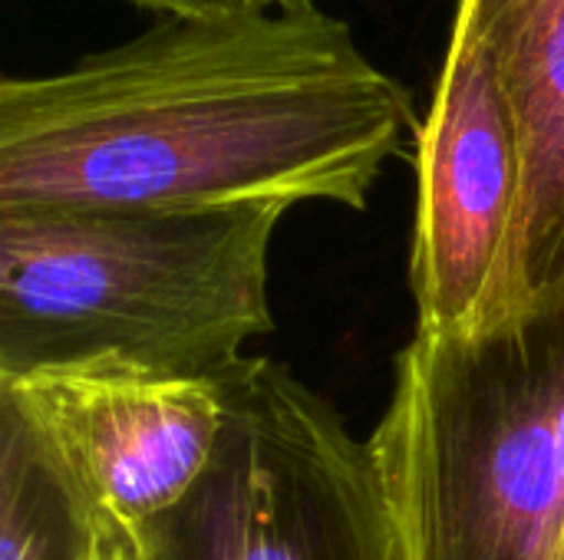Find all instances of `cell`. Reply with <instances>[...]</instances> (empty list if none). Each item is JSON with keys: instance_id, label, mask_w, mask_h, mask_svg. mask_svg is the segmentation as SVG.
<instances>
[{"instance_id": "cell-1", "label": "cell", "mask_w": 564, "mask_h": 560, "mask_svg": "<svg viewBox=\"0 0 564 560\" xmlns=\"http://www.w3.org/2000/svg\"><path fill=\"white\" fill-rule=\"evenodd\" d=\"M416 135L410 89L317 3L165 20L69 69L0 83V208L364 211Z\"/></svg>"}, {"instance_id": "cell-2", "label": "cell", "mask_w": 564, "mask_h": 560, "mask_svg": "<svg viewBox=\"0 0 564 560\" xmlns=\"http://www.w3.org/2000/svg\"><path fill=\"white\" fill-rule=\"evenodd\" d=\"M284 205L0 208V373L126 360L218 376L274 330Z\"/></svg>"}, {"instance_id": "cell-3", "label": "cell", "mask_w": 564, "mask_h": 560, "mask_svg": "<svg viewBox=\"0 0 564 560\" xmlns=\"http://www.w3.org/2000/svg\"><path fill=\"white\" fill-rule=\"evenodd\" d=\"M218 383L212 465L129 560H406L370 442L321 393L268 356Z\"/></svg>"}, {"instance_id": "cell-4", "label": "cell", "mask_w": 564, "mask_h": 560, "mask_svg": "<svg viewBox=\"0 0 564 560\" xmlns=\"http://www.w3.org/2000/svg\"><path fill=\"white\" fill-rule=\"evenodd\" d=\"M7 422L59 495L79 541L126 551L205 475L225 429L218 376H172L126 360L0 373Z\"/></svg>"}, {"instance_id": "cell-5", "label": "cell", "mask_w": 564, "mask_h": 560, "mask_svg": "<svg viewBox=\"0 0 564 560\" xmlns=\"http://www.w3.org/2000/svg\"><path fill=\"white\" fill-rule=\"evenodd\" d=\"M522 162L516 122L479 33L456 17L430 112L416 135L410 287L416 337L476 340L496 330L512 264Z\"/></svg>"}, {"instance_id": "cell-6", "label": "cell", "mask_w": 564, "mask_h": 560, "mask_svg": "<svg viewBox=\"0 0 564 560\" xmlns=\"http://www.w3.org/2000/svg\"><path fill=\"white\" fill-rule=\"evenodd\" d=\"M506 92L522 195L496 330L564 310V0H459ZM492 330V333H496Z\"/></svg>"}, {"instance_id": "cell-7", "label": "cell", "mask_w": 564, "mask_h": 560, "mask_svg": "<svg viewBox=\"0 0 564 560\" xmlns=\"http://www.w3.org/2000/svg\"><path fill=\"white\" fill-rule=\"evenodd\" d=\"M76 548L79 538L59 495L20 436L0 422V560H73Z\"/></svg>"}, {"instance_id": "cell-8", "label": "cell", "mask_w": 564, "mask_h": 560, "mask_svg": "<svg viewBox=\"0 0 564 560\" xmlns=\"http://www.w3.org/2000/svg\"><path fill=\"white\" fill-rule=\"evenodd\" d=\"M132 7L162 13L165 20L218 23V20H251L268 13H288L311 7L314 0H126Z\"/></svg>"}, {"instance_id": "cell-9", "label": "cell", "mask_w": 564, "mask_h": 560, "mask_svg": "<svg viewBox=\"0 0 564 560\" xmlns=\"http://www.w3.org/2000/svg\"><path fill=\"white\" fill-rule=\"evenodd\" d=\"M73 560H129V551L116 541H79Z\"/></svg>"}]
</instances>
